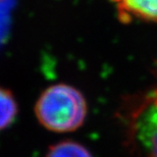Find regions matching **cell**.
<instances>
[{
  "mask_svg": "<svg viewBox=\"0 0 157 157\" xmlns=\"http://www.w3.org/2000/svg\"><path fill=\"white\" fill-rule=\"evenodd\" d=\"M128 136L145 157H157V87L139 97L128 109Z\"/></svg>",
  "mask_w": 157,
  "mask_h": 157,
  "instance_id": "2",
  "label": "cell"
},
{
  "mask_svg": "<svg viewBox=\"0 0 157 157\" xmlns=\"http://www.w3.org/2000/svg\"><path fill=\"white\" fill-rule=\"evenodd\" d=\"M45 157H93L82 144L75 141H62L50 146Z\"/></svg>",
  "mask_w": 157,
  "mask_h": 157,
  "instance_id": "5",
  "label": "cell"
},
{
  "mask_svg": "<svg viewBox=\"0 0 157 157\" xmlns=\"http://www.w3.org/2000/svg\"><path fill=\"white\" fill-rule=\"evenodd\" d=\"M124 23L142 21L157 24V0H109Z\"/></svg>",
  "mask_w": 157,
  "mask_h": 157,
  "instance_id": "3",
  "label": "cell"
},
{
  "mask_svg": "<svg viewBox=\"0 0 157 157\" xmlns=\"http://www.w3.org/2000/svg\"><path fill=\"white\" fill-rule=\"evenodd\" d=\"M17 102L13 94L0 87V131L8 128L17 115Z\"/></svg>",
  "mask_w": 157,
  "mask_h": 157,
  "instance_id": "4",
  "label": "cell"
},
{
  "mask_svg": "<svg viewBox=\"0 0 157 157\" xmlns=\"http://www.w3.org/2000/svg\"><path fill=\"white\" fill-rule=\"evenodd\" d=\"M88 113L84 95L71 85L56 84L44 90L35 105L38 121L48 131L70 133L81 128Z\"/></svg>",
  "mask_w": 157,
  "mask_h": 157,
  "instance_id": "1",
  "label": "cell"
}]
</instances>
